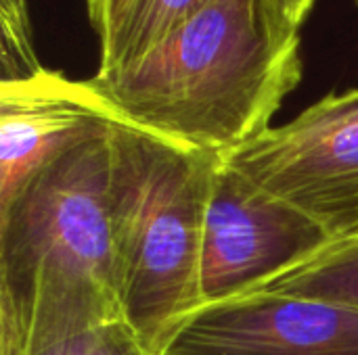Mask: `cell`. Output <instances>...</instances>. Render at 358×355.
I'll return each mask as SVG.
<instances>
[{
	"mask_svg": "<svg viewBox=\"0 0 358 355\" xmlns=\"http://www.w3.org/2000/svg\"><path fill=\"white\" fill-rule=\"evenodd\" d=\"M300 80V38L277 31L266 0H212L136 63L86 82L120 121L224 159L273 128Z\"/></svg>",
	"mask_w": 358,
	"mask_h": 355,
	"instance_id": "1",
	"label": "cell"
},
{
	"mask_svg": "<svg viewBox=\"0 0 358 355\" xmlns=\"http://www.w3.org/2000/svg\"><path fill=\"white\" fill-rule=\"evenodd\" d=\"M107 119L0 201V355L122 322L107 226Z\"/></svg>",
	"mask_w": 358,
	"mask_h": 355,
	"instance_id": "2",
	"label": "cell"
},
{
	"mask_svg": "<svg viewBox=\"0 0 358 355\" xmlns=\"http://www.w3.org/2000/svg\"><path fill=\"white\" fill-rule=\"evenodd\" d=\"M222 157L115 117L107 176L113 291L122 322L151 355L203 305L201 245Z\"/></svg>",
	"mask_w": 358,
	"mask_h": 355,
	"instance_id": "3",
	"label": "cell"
},
{
	"mask_svg": "<svg viewBox=\"0 0 358 355\" xmlns=\"http://www.w3.org/2000/svg\"><path fill=\"white\" fill-rule=\"evenodd\" d=\"M224 161L306 213L331 241L358 234V88L329 92Z\"/></svg>",
	"mask_w": 358,
	"mask_h": 355,
	"instance_id": "4",
	"label": "cell"
},
{
	"mask_svg": "<svg viewBox=\"0 0 358 355\" xmlns=\"http://www.w3.org/2000/svg\"><path fill=\"white\" fill-rule=\"evenodd\" d=\"M329 243L315 220L222 159L212 180L203 226V305L239 297Z\"/></svg>",
	"mask_w": 358,
	"mask_h": 355,
	"instance_id": "5",
	"label": "cell"
},
{
	"mask_svg": "<svg viewBox=\"0 0 358 355\" xmlns=\"http://www.w3.org/2000/svg\"><path fill=\"white\" fill-rule=\"evenodd\" d=\"M159 355H358V308L250 291L195 310Z\"/></svg>",
	"mask_w": 358,
	"mask_h": 355,
	"instance_id": "6",
	"label": "cell"
},
{
	"mask_svg": "<svg viewBox=\"0 0 358 355\" xmlns=\"http://www.w3.org/2000/svg\"><path fill=\"white\" fill-rule=\"evenodd\" d=\"M113 117L86 80L61 71L44 67L0 82V201L71 140Z\"/></svg>",
	"mask_w": 358,
	"mask_h": 355,
	"instance_id": "7",
	"label": "cell"
},
{
	"mask_svg": "<svg viewBox=\"0 0 358 355\" xmlns=\"http://www.w3.org/2000/svg\"><path fill=\"white\" fill-rule=\"evenodd\" d=\"M252 291L310 297L358 308V234L331 241L310 257Z\"/></svg>",
	"mask_w": 358,
	"mask_h": 355,
	"instance_id": "8",
	"label": "cell"
},
{
	"mask_svg": "<svg viewBox=\"0 0 358 355\" xmlns=\"http://www.w3.org/2000/svg\"><path fill=\"white\" fill-rule=\"evenodd\" d=\"M208 2L212 0H134L111 36L101 42L96 71H115L136 63Z\"/></svg>",
	"mask_w": 358,
	"mask_h": 355,
	"instance_id": "9",
	"label": "cell"
},
{
	"mask_svg": "<svg viewBox=\"0 0 358 355\" xmlns=\"http://www.w3.org/2000/svg\"><path fill=\"white\" fill-rule=\"evenodd\" d=\"M42 69L27 0H0V82L23 80Z\"/></svg>",
	"mask_w": 358,
	"mask_h": 355,
	"instance_id": "10",
	"label": "cell"
},
{
	"mask_svg": "<svg viewBox=\"0 0 358 355\" xmlns=\"http://www.w3.org/2000/svg\"><path fill=\"white\" fill-rule=\"evenodd\" d=\"M90 355H151L132 335L124 322H113L99 328Z\"/></svg>",
	"mask_w": 358,
	"mask_h": 355,
	"instance_id": "11",
	"label": "cell"
},
{
	"mask_svg": "<svg viewBox=\"0 0 358 355\" xmlns=\"http://www.w3.org/2000/svg\"><path fill=\"white\" fill-rule=\"evenodd\" d=\"M317 0H266L277 31L285 38H300V27Z\"/></svg>",
	"mask_w": 358,
	"mask_h": 355,
	"instance_id": "12",
	"label": "cell"
},
{
	"mask_svg": "<svg viewBox=\"0 0 358 355\" xmlns=\"http://www.w3.org/2000/svg\"><path fill=\"white\" fill-rule=\"evenodd\" d=\"M132 2L134 0H86L88 21L94 33L99 36V42L111 36V31L117 27Z\"/></svg>",
	"mask_w": 358,
	"mask_h": 355,
	"instance_id": "13",
	"label": "cell"
},
{
	"mask_svg": "<svg viewBox=\"0 0 358 355\" xmlns=\"http://www.w3.org/2000/svg\"><path fill=\"white\" fill-rule=\"evenodd\" d=\"M96 333H99V328L92 331V333H84V335H76V337H69V339H61V341H55L50 345L38 347L36 352H31L29 355H90Z\"/></svg>",
	"mask_w": 358,
	"mask_h": 355,
	"instance_id": "14",
	"label": "cell"
},
{
	"mask_svg": "<svg viewBox=\"0 0 358 355\" xmlns=\"http://www.w3.org/2000/svg\"><path fill=\"white\" fill-rule=\"evenodd\" d=\"M357 2H358V0H357Z\"/></svg>",
	"mask_w": 358,
	"mask_h": 355,
	"instance_id": "15",
	"label": "cell"
}]
</instances>
